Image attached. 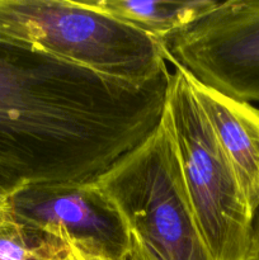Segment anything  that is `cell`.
<instances>
[{
    "instance_id": "obj_3",
    "label": "cell",
    "mask_w": 259,
    "mask_h": 260,
    "mask_svg": "<svg viewBox=\"0 0 259 260\" xmlns=\"http://www.w3.org/2000/svg\"><path fill=\"white\" fill-rule=\"evenodd\" d=\"M163 118L174 141L188 201L212 260H248L254 216L188 75L174 66Z\"/></svg>"
},
{
    "instance_id": "obj_6",
    "label": "cell",
    "mask_w": 259,
    "mask_h": 260,
    "mask_svg": "<svg viewBox=\"0 0 259 260\" xmlns=\"http://www.w3.org/2000/svg\"><path fill=\"white\" fill-rule=\"evenodd\" d=\"M51 109L42 57L36 51L0 42V177L24 187Z\"/></svg>"
},
{
    "instance_id": "obj_1",
    "label": "cell",
    "mask_w": 259,
    "mask_h": 260,
    "mask_svg": "<svg viewBox=\"0 0 259 260\" xmlns=\"http://www.w3.org/2000/svg\"><path fill=\"white\" fill-rule=\"evenodd\" d=\"M0 42L136 85L169 73L159 41L81 0H0Z\"/></svg>"
},
{
    "instance_id": "obj_4",
    "label": "cell",
    "mask_w": 259,
    "mask_h": 260,
    "mask_svg": "<svg viewBox=\"0 0 259 260\" xmlns=\"http://www.w3.org/2000/svg\"><path fill=\"white\" fill-rule=\"evenodd\" d=\"M165 60L240 102H259V0H228L159 41Z\"/></svg>"
},
{
    "instance_id": "obj_12",
    "label": "cell",
    "mask_w": 259,
    "mask_h": 260,
    "mask_svg": "<svg viewBox=\"0 0 259 260\" xmlns=\"http://www.w3.org/2000/svg\"><path fill=\"white\" fill-rule=\"evenodd\" d=\"M248 260H259V212L254 217L253 233H251V241Z\"/></svg>"
},
{
    "instance_id": "obj_14",
    "label": "cell",
    "mask_w": 259,
    "mask_h": 260,
    "mask_svg": "<svg viewBox=\"0 0 259 260\" xmlns=\"http://www.w3.org/2000/svg\"><path fill=\"white\" fill-rule=\"evenodd\" d=\"M9 197L7 194H0V213L9 206Z\"/></svg>"
},
{
    "instance_id": "obj_13",
    "label": "cell",
    "mask_w": 259,
    "mask_h": 260,
    "mask_svg": "<svg viewBox=\"0 0 259 260\" xmlns=\"http://www.w3.org/2000/svg\"><path fill=\"white\" fill-rule=\"evenodd\" d=\"M22 187H18V185L13 184V183L8 182L7 179L0 177V194H7V196H12L15 190L20 189Z\"/></svg>"
},
{
    "instance_id": "obj_7",
    "label": "cell",
    "mask_w": 259,
    "mask_h": 260,
    "mask_svg": "<svg viewBox=\"0 0 259 260\" xmlns=\"http://www.w3.org/2000/svg\"><path fill=\"white\" fill-rule=\"evenodd\" d=\"M188 80L255 217L259 212V109L207 88L189 75Z\"/></svg>"
},
{
    "instance_id": "obj_5",
    "label": "cell",
    "mask_w": 259,
    "mask_h": 260,
    "mask_svg": "<svg viewBox=\"0 0 259 260\" xmlns=\"http://www.w3.org/2000/svg\"><path fill=\"white\" fill-rule=\"evenodd\" d=\"M18 220L65 243L114 260H128L130 234L121 216L90 184H30L9 197Z\"/></svg>"
},
{
    "instance_id": "obj_9",
    "label": "cell",
    "mask_w": 259,
    "mask_h": 260,
    "mask_svg": "<svg viewBox=\"0 0 259 260\" xmlns=\"http://www.w3.org/2000/svg\"><path fill=\"white\" fill-rule=\"evenodd\" d=\"M68 244L15 217L10 203L0 213V260H66Z\"/></svg>"
},
{
    "instance_id": "obj_8",
    "label": "cell",
    "mask_w": 259,
    "mask_h": 260,
    "mask_svg": "<svg viewBox=\"0 0 259 260\" xmlns=\"http://www.w3.org/2000/svg\"><path fill=\"white\" fill-rule=\"evenodd\" d=\"M114 19L160 41L210 12L215 0H81Z\"/></svg>"
},
{
    "instance_id": "obj_11",
    "label": "cell",
    "mask_w": 259,
    "mask_h": 260,
    "mask_svg": "<svg viewBox=\"0 0 259 260\" xmlns=\"http://www.w3.org/2000/svg\"><path fill=\"white\" fill-rule=\"evenodd\" d=\"M68 244V256L66 260H114L109 256L102 255V254L93 253V251L83 250L73 244Z\"/></svg>"
},
{
    "instance_id": "obj_10",
    "label": "cell",
    "mask_w": 259,
    "mask_h": 260,
    "mask_svg": "<svg viewBox=\"0 0 259 260\" xmlns=\"http://www.w3.org/2000/svg\"><path fill=\"white\" fill-rule=\"evenodd\" d=\"M130 241H131V253L128 260H161L134 234H130Z\"/></svg>"
},
{
    "instance_id": "obj_2",
    "label": "cell",
    "mask_w": 259,
    "mask_h": 260,
    "mask_svg": "<svg viewBox=\"0 0 259 260\" xmlns=\"http://www.w3.org/2000/svg\"><path fill=\"white\" fill-rule=\"evenodd\" d=\"M90 184L121 216L127 231L161 260H212L196 223L163 116L144 141Z\"/></svg>"
}]
</instances>
